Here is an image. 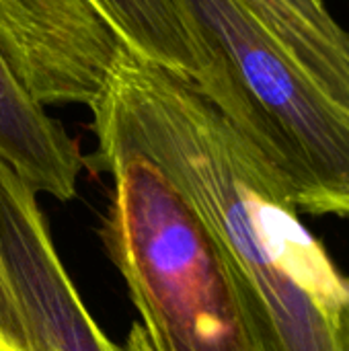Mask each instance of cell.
<instances>
[{"mask_svg":"<svg viewBox=\"0 0 349 351\" xmlns=\"http://www.w3.org/2000/svg\"><path fill=\"white\" fill-rule=\"evenodd\" d=\"M0 160L37 195L70 202L86 165L78 142L47 115L0 49Z\"/></svg>","mask_w":349,"mask_h":351,"instance_id":"obj_5","label":"cell"},{"mask_svg":"<svg viewBox=\"0 0 349 351\" xmlns=\"http://www.w3.org/2000/svg\"><path fill=\"white\" fill-rule=\"evenodd\" d=\"M91 111L95 169L140 154L204 220L251 351H349V280L276 171L191 80L125 47Z\"/></svg>","mask_w":349,"mask_h":351,"instance_id":"obj_1","label":"cell"},{"mask_svg":"<svg viewBox=\"0 0 349 351\" xmlns=\"http://www.w3.org/2000/svg\"><path fill=\"white\" fill-rule=\"evenodd\" d=\"M128 49L202 86L206 49L181 0H99Z\"/></svg>","mask_w":349,"mask_h":351,"instance_id":"obj_7","label":"cell"},{"mask_svg":"<svg viewBox=\"0 0 349 351\" xmlns=\"http://www.w3.org/2000/svg\"><path fill=\"white\" fill-rule=\"evenodd\" d=\"M97 171L113 187L103 243L154 351H251L222 253L193 206L144 156Z\"/></svg>","mask_w":349,"mask_h":351,"instance_id":"obj_3","label":"cell"},{"mask_svg":"<svg viewBox=\"0 0 349 351\" xmlns=\"http://www.w3.org/2000/svg\"><path fill=\"white\" fill-rule=\"evenodd\" d=\"M0 351H33L0 257Z\"/></svg>","mask_w":349,"mask_h":351,"instance_id":"obj_8","label":"cell"},{"mask_svg":"<svg viewBox=\"0 0 349 351\" xmlns=\"http://www.w3.org/2000/svg\"><path fill=\"white\" fill-rule=\"evenodd\" d=\"M117 351H154V350H152V346H150V341H148L146 331L142 329V325H140V323H134V325H132V329H130V333H128V337H125V341H123V346H121V348H117Z\"/></svg>","mask_w":349,"mask_h":351,"instance_id":"obj_9","label":"cell"},{"mask_svg":"<svg viewBox=\"0 0 349 351\" xmlns=\"http://www.w3.org/2000/svg\"><path fill=\"white\" fill-rule=\"evenodd\" d=\"M208 56L197 86L265 158L298 212L349 218V111L239 0H181Z\"/></svg>","mask_w":349,"mask_h":351,"instance_id":"obj_2","label":"cell"},{"mask_svg":"<svg viewBox=\"0 0 349 351\" xmlns=\"http://www.w3.org/2000/svg\"><path fill=\"white\" fill-rule=\"evenodd\" d=\"M0 257L33 351H117L88 315L39 208L0 160Z\"/></svg>","mask_w":349,"mask_h":351,"instance_id":"obj_4","label":"cell"},{"mask_svg":"<svg viewBox=\"0 0 349 351\" xmlns=\"http://www.w3.org/2000/svg\"><path fill=\"white\" fill-rule=\"evenodd\" d=\"M261 27L349 111V31L325 0H239Z\"/></svg>","mask_w":349,"mask_h":351,"instance_id":"obj_6","label":"cell"}]
</instances>
